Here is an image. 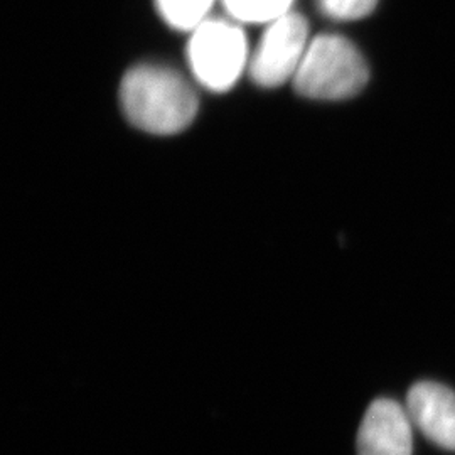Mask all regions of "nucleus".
I'll return each instance as SVG.
<instances>
[{
    "label": "nucleus",
    "instance_id": "nucleus-1",
    "mask_svg": "<svg viewBox=\"0 0 455 455\" xmlns=\"http://www.w3.org/2000/svg\"><path fill=\"white\" fill-rule=\"evenodd\" d=\"M120 100L132 124L148 133H178L197 114L195 90L180 73L164 66L131 69L122 82Z\"/></svg>",
    "mask_w": 455,
    "mask_h": 455
},
{
    "label": "nucleus",
    "instance_id": "nucleus-2",
    "mask_svg": "<svg viewBox=\"0 0 455 455\" xmlns=\"http://www.w3.org/2000/svg\"><path fill=\"white\" fill-rule=\"evenodd\" d=\"M368 76L366 61L353 43L342 36L323 34L310 41L293 86L312 100H346L364 88Z\"/></svg>",
    "mask_w": 455,
    "mask_h": 455
},
{
    "label": "nucleus",
    "instance_id": "nucleus-3",
    "mask_svg": "<svg viewBox=\"0 0 455 455\" xmlns=\"http://www.w3.org/2000/svg\"><path fill=\"white\" fill-rule=\"evenodd\" d=\"M188 56L197 82L212 92L231 88L250 63L243 31L220 19H206L196 28Z\"/></svg>",
    "mask_w": 455,
    "mask_h": 455
},
{
    "label": "nucleus",
    "instance_id": "nucleus-4",
    "mask_svg": "<svg viewBox=\"0 0 455 455\" xmlns=\"http://www.w3.org/2000/svg\"><path fill=\"white\" fill-rule=\"evenodd\" d=\"M306 19L289 12L268 24L248 69L251 80L263 88H275L293 80L309 48Z\"/></svg>",
    "mask_w": 455,
    "mask_h": 455
},
{
    "label": "nucleus",
    "instance_id": "nucleus-5",
    "mask_svg": "<svg viewBox=\"0 0 455 455\" xmlns=\"http://www.w3.org/2000/svg\"><path fill=\"white\" fill-rule=\"evenodd\" d=\"M413 423L407 408L379 398L373 402L358 432V455H411Z\"/></svg>",
    "mask_w": 455,
    "mask_h": 455
},
{
    "label": "nucleus",
    "instance_id": "nucleus-6",
    "mask_svg": "<svg viewBox=\"0 0 455 455\" xmlns=\"http://www.w3.org/2000/svg\"><path fill=\"white\" fill-rule=\"evenodd\" d=\"M405 408L427 439L455 451V391L434 381L417 383L408 391Z\"/></svg>",
    "mask_w": 455,
    "mask_h": 455
},
{
    "label": "nucleus",
    "instance_id": "nucleus-7",
    "mask_svg": "<svg viewBox=\"0 0 455 455\" xmlns=\"http://www.w3.org/2000/svg\"><path fill=\"white\" fill-rule=\"evenodd\" d=\"M214 0H156L164 20L180 31H195L208 17Z\"/></svg>",
    "mask_w": 455,
    "mask_h": 455
},
{
    "label": "nucleus",
    "instance_id": "nucleus-8",
    "mask_svg": "<svg viewBox=\"0 0 455 455\" xmlns=\"http://www.w3.org/2000/svg\"><path fill=\"white\" fill-rule=\"evenodd\" d=\"M228 14L240 22H274L291 12L293 0H223Z\"/></svg>",
    "mask_w": 455,
    "mask_h": 455
},
{
    "label": "nucleus",
    "instance_id": "nucleus-9",
    "mask_svg": "<svg viewBox=\"0 0 455 455\" xmlns=\"http://www.w3.org/2000/svg\"><path fill=\"white\" fill-rule=\"evenodd\" d=\"M378 0H317L321 12L334 20H358L371 14Z\"/></svg>",
    "mask_w": 455,
    "mask_h": 455
}]
</instances>
